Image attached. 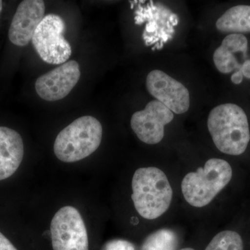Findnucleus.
Wrapping results in <instances>:
<instances>
[{"label": "nucleus", "instance_id": "f257e3e1", "mask_svg": "<svg viewBox=\"0 0 250 250\" xmlns=\"http://www.w3.org/2000/svg\"><path fill=\"white\" fill-rule=\"evenodd\" d=\"M207 125L220 152L238 156L246 150L250 141L249 123L246 113L238 105L227 103L213 108Z\"/></svg>", "mask_w": 250, "mask_h": 250}, {"label": "nucleus", "instance_id": "f03ea898", "mask_svg": "<svg viewBox=\"0 0 250 250\" xmlns=\"http://www.w3.org/2000/svg\"><path fill=\"white\" fill-rule=\"evenodd\" d=\"M131 195L135 208L143 218L154 220L170 207L172 190L167 176L155 167H141L132 178Z\"/></svg>", "mask_w": 250, "mask_h": 250}, {"label": "nucleus", "instance_id": "7ed1b4c3", "mask_svg": "<svg viewBox=\"0 0 250 250\" xmlns=\"http://www.w3.org/2000/svg\"><path fill=\"white\" fill-rule=\"evenodd\" d=\"M103 134L98 119L91 116L80 117L59 132L54 141V154L64 163L82 160L98 149Z\"/></svg>", "mask_w": 250, "mask_h": 250}, {"label": "nucleus", "instance_id": "20e7f679", "mask_svg": "<svg viewBox=\"0 0 250 250\" xmlns=\"http://www.w3.org/2000/svg\"><path fill=\"white\" fill-rule=\"evenodd\" d=\"M233 171L228 161L210 159L196 172L188 173L182 183V190L186 201L192 207H205L226 187Z\"/></svg>", "mask_w": 250, "mask_h": 250}, {"label": "nucleus", "instance_id": "39448f33", "mask_svg": "<svg viewBox=\"0 0 250 250\" xmlns=\"http://www.w3.org/2000/svg\"><path fill=\"white\" fill-rule=\"evenodd\" d=\"M65 27V21L61 16L48 14L34 32L31 42L38 54L47 63H65L71 56V46L64 38Z\"/></svg>", "mask_w": 250, "mask_h": 250}, {"label": "nucleus", "instance_id": "423d86ee", "mask_svg": "<svg viewBox=\"0 0 250 250\" xmlns=\"http://www.w3.org/2000/svg\"><path fill=\"white\" fill-rule=\"evenodd\" d=\"M53 250H88V236L83 218L71 206L62 207L50 224Z\"/></svg>", "mask_w": 250, "mask_h": 250}, {"label": "nucleus", "instance_id": "0eeeda50", "mask_svg": "<svg viewBox=\"0 0 250 250\" xmlns=\"http://www.w3.org/2000/svg\"><path fill=\"white\" fill-rule=\"evenodd\" d=\"M174 114L160 102L153 100L141 111L131 116V129L142 142L149 145L160 143L164 137V127L173 120Z\"/></svg>", "mask_w": 250, "mask_h": 250}, {"label": "nucleus", "instance_id": "6e6552de", "mask_svg": "<svg viewBox=\"0 0 250 250\" xmlns=\"http://www.w3.org/2000/svg\"><path fill=\"white\" fill-rule=\"evenodd\" d=\"M148 92L156 100L176 114H183L190 107L188 90L161 70H154L148 74L146 80Z\"/></svg>", "mask_w": 250, "mask_h": 250}, {"label": "nucleus", "instance_id": "1a4fd4ad", "mask_svg": "<svg viewBox=\"0 0 250 250\" xmlns=\"http://www.w3.org/2000/svg\"><path fill=\"white\" fill-rule=\"evenodd\" d=\"M80 77L78 62L69 61L39 77L35 83L36 93L45 101H58L72 91Z\"/></svg>", "mask_w": 250, "mask_h": 250}, {"label": "nucleus", "instance_id": "9d476101", "mask_svg": "<svg viewBox=\"0 0 250 250\" xmlns=\"http://www.w3.org/2000/svg\"><path fill=\"white\" fill-rule=\"evenodd\" d=\"M45 2L42 0H24L18 6L9 30V40L14 45L24 47L45 18Z\"/></svg>", "mask_w": 250, "mask_h": 250}, {"label": "nucleus", "instance_id": "9b49d317", "mask_svg": "<svg viewBox=\"0 0 250 250\" xmlns=\"http://www.w3.org/2000/svg\"><path fill=\"white\" fill-rule=\"evenodd\" d=\"M24 156V143L17 131L0 126V181L16 172Z\"/></svg>", "mask_w": 250, "mask_h": 250}, {"label": "nucleus", "instance_id": "f8f14e48", "mask_svg": "<svg viewBox=\"0 0 250 250\" xmlns=\"http://www.w3.org/2000/svg\"><path fill=\"white\" fill-rule=\"evenodd\" d=\"M248 46V39L243 34H229L226 36L213 54V62L218 71L228 74L241 68L234 54L242 52L246 57Z\"/></svg>", "mask_w": 250, "mask_h": 250}, {"label": "nucleus", "instance_id": "ddd939ff", "mask_svg": "<svg viewBox=\"0 0 250 250\" xmlns=\"http://www.w3.org/2000/svg\"><path fill=\"white\" fill-rule=\"evenodd\" d=\"M216 27L225 34L250 33V6L238 5L230 8L217 21Z\"/></svg>", "mask_w": 250, "mask_h": 250}, {"label": "nucleus", "instance_id": "4468645a", "mask_svg": "<svg viewBox=\"0 0 250 250\" xmlns=\"http://www.w3.org/2000/svg\"><path fill=\"white\" fill-rule=\"evenodd\" d=\"M177 233L170 229H161L146 238L141 250H177Z\"/></svg>", "mask_w": 250, "mask_h": 250}, {"label": "nucleus", "instance_id": "2eb2a0df", "mask_svg": "<svg viewBox=\"0 0 250 250\" xmlns=\"http://www.w3.org/2000/svg\"><path fill=\"white\" fill-rule=\"evenodd\" d=\"M205 250H243V242L236 231H223L211 240Z\"/></svg>", "mask_w": 250, "mask_h": 250}, {"label": "nucleus", "instance_id": "dca6fc26", "mask_svg": "<svg viewBox=\"0 0 250 250\" xmlns=\"http://www.w3.org/2000/svg\"><path fill=\"white\" fill-rule=\"evenodd\" d=\"M103 250H136L131 242L123 239H115L108 241Z\"/></svg>", "mask_w": 250, "mask_h": 250}, {"label": "nucleus", "instance_id": "f3484780", "mask_svg": "<svg viewBox=\"0 0 250 250\" xmlns=\"http://www.w3.org/2000/svg\"><path fill=\"white\" fill-rule=\"evenodd\" d=\"M0 250H18L11 241L0 232Z\"/></svg>", "mask_w": 250, "mask_h": 250}, {"label": "nucleus", "instance_id": "a211bd4d", "mask_svg": "<svg viewBox=\"0 0 250 250\" xmlns=\"http://www.w3.org/2000/svg\"><path fill=\"white\" fill-rule=\"evenodd\" d=\"M240 70L243 74V76L246 78L250 79V59H248L244 63L241 65Z\"/></svg>", "mask_w": 250, "mask_h": 250}, {"label": "nucleus", "instance_id": "6ab92c4d", "mask_svg": "<svg viewBox=\"0 0 250 250\" xmlns=\"http://www.w3.org/2000/svg\"><path fill=\"white\" fill-rule=\"evenodd\" d=\"M243 80V75L241 70H238L231 75V80L234 84H240Z\"/></svg>", "mask_w": 250, "mask_h": 250}, {"label": "nucleus", "instance_id": "aec40b11", "mask_svg": "<svg viewBox=\"0 0 250 250\" xmlns=\"http://www.w3.org/2000/svg\"><path fill=\"white\" fill-rule=\"evenodd\" d=\"M1 11H2V1L0 0V14H1Z\"/></svg>", "mask_w": 250, "mask_h": 250}, {"label": "nucleus", "instance_id": "412c9836", "mask_svg": "<svg viewBox=\"0 0 250 250\" xmlns=\"http://www.w3.org/2000/svg\"><path fill=\"white\" fill-rule=\"evenodd\" d=\"M180 250H195L192 249V248H184V249H182Z\"/></svg>", "mask_w": 250, "mask_h": 250}]
</instances>
